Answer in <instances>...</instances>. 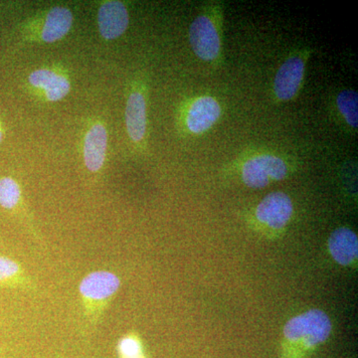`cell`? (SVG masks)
Instances as JSON below:
<instances>
[{"mask_svg": "<svg viewBox=\"0 0 358 358\" xmlns=\"http://www.w3.org/2000/svg\"><path fill=\"white\" fill-rule=\"evenodd\" d=\"M333 331L331 319L319 308L296 315L282 329L285 345L303 353L326 343Z\"/></svg>", "mask_w": 358, "mask_h": 358, "instance_id": "1", "label": "cell"}, {"mask_svg": "<svg viewBox=\"0 0 358 358\" xmlns=\"http://www.w3.org/2000/svg\"><path fill=\"white\" fill-rule=\"evenodd\" d=\"M121 287V280L114 273L96 271L87 275L80 284L84 313L92 324H96Z\"/></svg>", "mask_w": 358, "mask_h": 358, "instance_id": "2", "label": "cell"}, {"mask_svg": "<svg viewBox=\"0 0 358 358\" xmlns=\"http://www.w3.org/2000/svg\"><path fill=\"white\" fill-rule=\"evenodd\" d=\"M288 173L286 160L271 154L253 155L245 160L241 167L242 180L254 189H262L271 183L284 180Z\"/></svg>", "mask_w": 358, "mask_h": 358, "instance_id": "3", "label": "cell"}, {"mask_svg": "<svg viewBox=\"0 0 358 358\" xmlns=\"http://www.w3.org/2000/svg\"><path fill=\"white\" fill-rule=\"evenodd\" d=\"M189 42L193 52L205 62H215L222 51L219 21L211 14L201 13L189 27Z\"/></svg>", "mask_w": 358, "mask_h": 358, "instance_id": "4", "label": "cell"}, {"mask_svg": "<svg viewBox=\"0 0 358 358\" xmlns=\"http://www.w3.org/2000/svg\"><path fill=\"white\" fill-rule=\"evenodd\" d=\"M307 59V55L294 54L280 66L274 80L277 100L289 102L298 95L305 78Z\"/></svg>", "mask_w": 358, "mask_h": 358, "instance_id": "5", "label": "cell"}, {"mask_svg": "<svg viewBox=\"0 0 358 358\" xmlns=\"http://www.w3.org/2000/svg\"><path fill=\"white\" fill-rule=\"evenodd\" d=\"M294 213V204L286 193H268L257 205L255 215L261 225L268 229L282 230L288 225Z\"/></svg>", "mask_w": 358, "mask_h": 358, "instance_id": "6", "label": "cell"}, {"mask_svg": "<svg viewBox=\"0 0 358 358\" xmlns=\"http://www.w3.org/2000/svg\"><path fill=\"white\" fill-rule=\"evenodd\" d=\"M222 115V107L211 96L193 99L185 112V127L190 134L200 136L215 126Z\"/></svg>", "mask_w": 358, "mask_h": 358, "instance_id": "7", "label": "cell"}, {"mask_svg": "<svg viewBox=\"0 0 358 358\" xmlns=\"http://www.w3.org/2000/svg\"><path fill=\"white\" fill-rule=\"evenodd\" d=\"M129 24L128 9L122 2L106 1L99 8V30L106 40L119 38L128 29Z\"/></svg>", "mask_w": 358, "mask_h": 358, "instance_id": "8", "label": "cell"}, {"mask_svg": "<svg viewBox=\"0 0 358 358\" xmlns=\"http://www.w3.org/2000/svg\"><path fill=\"white\" fill-rule=\"evenodd\" d=\"M108 148V131L100 122L93 124L84 140V162L88 171L98 173L105 164Z\"/></svg>", "mask_w": 358, "mask_h": 358, "instance_id": "9", "label": "cell"}, {"mask_svg": "<svg viewBox=\"0 0 358 358\" xmlns=\"http://www.w3.org/2000/svg\"><path fill=\"white\" fill-rule=\"evenodd\" d=\"M329 250L336 263L343 267H352L358 256L357 235L350 228L334 230L329 238Z\"/></svg>", "mask_w": 358, "mask_h": 358, "instance_id": "10", "label": "cell"}, {"mask_svg": "<svg viewBox=\"0 0 358 358\" xmlns=\"http://www.w3.org/2000/svg\"><path fill=\"white\" fill-rule=\"evenodd\" d=\"M126 126L129 138L136 143L145 140L147 134V100L143 92H131L126 108Z\"/></svg>", "mask_w": 358, "mask_h": 358, "instance_id": "11", "label": "cell"}, {"mask_svg": "<svg viewBox=\"0 0 358 358\" xmlns=\"http://www.w3.org/2000/svg\"><path fill=\"white\" fill-rule=\"evenodd\" d=\"M29 83L34 88L42 90L50 102H58L69 94L71 84L67 77L49 69L33 71Z\"/></svg>", "mask_w": 358, "mask_h": 358, "instance_id": "12", "label": "cell"}, {"mask_svg": "<svg viewBox=\"0 0 358 358\" xmlns=\"http://www.w3.org/2000/svg\"><path fill=\"white\" fill-rule=\"evenodd\" d=\"M72 11L64 6H55L48 11L45 16L41 29V39L45 43H54L62 39L69 33L72 28Z\"/></svg>", "mask_w": 358, "mask_h": 358, "instance_id": "13", "label": "cell"}, {"mask_svg": "<svg viewBox=\"0 0 358 358\" xmlns=\"http://www.w3.org/2000/svg\"><path fill=\"white\" fill-rule=\"evenodd\" d=\"M0 287L8 289H27L31 282L22 267L6 256H0Z\"/></svg>", "mask_w": 358, "mask_h": 358, "instance_id": "14", "label": "cell"}, {"mask_svg": "<svg viewBox=\"0 0 358 358\" xmlns=\"http://www.w3.org/2000/svg\"><path fill=\"white\" fill-rule=\"evenodd\" d=\"M336 107L346 124L352 129L358 126V94L355 90H343L336 96Z\"/></svg>", "mask_w": 358, "mask_h": 358, "instance_id": "15", "label": "cell"}, {"mask_svg": "<svg viewBox=\"0 0 358 358\" xmlns=\"http://www.w3.org/2000/svg\"><path fill=\"white\" fill-rule=\"evenodd\" d=\"M21 201L20 185L11 178H0V206L13 210Z\"/></svg>", "mask_w": 358, "mask_h": 358, "instance_id": "16", "label": "cell"}, {"mask_svg": "<svg viewBox=\"0 0 358 358\" xmlns=\"http://www.w3.org/2000/svg\"><path fill=\"white\" fill-rule=\"evenodd\" d=\"M120 353L122 358H140L141 355V345L138 338L128 336L120 341Z\"/></svg>", "mask_w": 358, "mask_h": 358, "instance_id": "17", "label": "cell"}, {"mask_svg": "<svg viewBox=\"0 0 358 358\" xmlns=\"http://www.w3.org/2000/svg\"><path fill=\"white\" fill-rule=\"evenodd\" d=\"M2 138H3V133H2L1 129H0V143H1Z\"/></svg>", "mask_w": 358, "mask_h": 358, "instance_id": "18", "label": "cell"}]
</instances>
